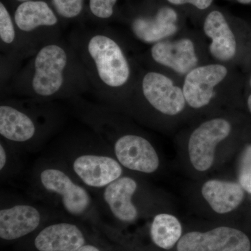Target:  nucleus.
Here are the masks:
<instances>
[{
	"instance_id": "6",
	"label": "nucleus",
	"mask_w": 251,
	"mask_h": 251,
	"mask_svg": "<svg viewBox=\"0 0 251 251\" xmlns=\"http://www.w3.org/2000/svg\"><path fill=\"white\" fill-rule=\"evenodd\" d=\"M72 156L66 166L75 179L87 188L103 189L123 174V166L109 153L81 151Z\"/></svg>"
},
{
	"instance_id": "1",
	"label": "nucleus",
	"mask_w": 251,
	"mask_h": 251,
	"mask_svg": "<svg viewBox=\"0 0 251 251\" xmlns=\"http://www.w3.org/2000/svg\"><path fill=\"white\" fill-rule=\"evenodd\" d=\"M90 87L85 69L74 48L57 41L41 46L16 72L11 90L19 97L49 102L76 97Z\"/></svg>"
},
{
	"instance_id": "7",
	"label": "nucleus",
	"mask_w": 251,
	"mask_h": 251,
	"mask_svg": "<svg viewBox=\"0 0 251 251\" xmlns=\"http://www.w3.org/2000/svg\"><path fill=\"white\" fill-rule=\"evenodd\" d=\"M138 88L143 100L163 115H179L187 104L182 88L162 73L147 72L140 78Z\"/></svg>"
},
{
	"instance_id": "15",
	"label": "nucleus",
	"mask_w": 251,
	"mask_h": 251,
	"mask_svg": "<svg viewBox=\"0 0 251 251\" xmlns=\"http://www.w3.org/2000/svg\"><path fill=\"white\" fill-rule=\"evenodd\" d=\"M86 243L85 234L78 225L59 221L44 226L33 244L36 251H76Z\"/></svg>"
},
{
	"instance_id": "27",
	"label": "nucleus",
	"mask_w": 251,
	"mask_h": 251,
	"mask_svg": "<svg viewBox=\"0 0 251 251\" xmlns=\"http://www.w3.org/2000/svg\"><path fill=\"white\" fill-rule=\"evenodd\" d=\"M239 4H251V0H236Z\"/></svg>"
},
{
	"instance_id": "12",
	"label": "nucleus",
	"mask_w": 251,
	"mask_h": 251,
	"mask_svg": "<svg viewBox=\"0 0 251 251\" xmlns=\"http://www.w3.org/2000/svg\"><path fill=\"white\" fill-rule=\"evenodd\" d=\"M251 243L238 229L220 227L202 232H192L179 239L177 251H250Z\"/></svg>"
},
{
	"instance_id": "22",
	"label": "nucleus",
	"mask_w": 251,
	"mask_h": 251,
	"mask_svg": "<svg viewBox=\"0 0 251 251\" xmlns=\"http://www.w3.org/2000/svg\"><path fill=\"white\" fill-rule=\"evenodd\" d=\"M241 186L251 193V145L246 148L241 158L239 173Z\"/></svg>"
},
{
	"instance_id": "3",
	"label": "nucleus",
	"mask_w": 251,
	"mask_h": 251,
	"mask_svg": "<svg viewBox=\"0 0 251 251\" xmlns=\"http://www.w3.org/2000/svg\"><path fill=\"white\" fill-rule=\"evenodd\" d=\"M34 183L39 196L71 217L87 219L97 214L88 188L75 179L66 164L44 162L36 168Z\"/></svg>"
},
{
	"instance_id": "9",
	"label": "nucleus",
	"mask_w": 251,
	"mask_h": 251,
	"mask_svg": "<svg viewBox=\"0 0 251 251\" xmlns=\"http://www.w3.org/2000/svg\"><path fill=\"white\" fill-rule=\"evenodd\" d=\"M228 69L220 63L198 66L185 75L182 90L186 103L194 109L204 108L215 97L216 88L227 77Z\"/></svg>"
},
{
	"instance_id": "10",
	"label": "nucleus",
	"mask_w": 251,
	"mask_h": 251,
	"mask_svg": "<svg viewBox=\"0 0 251 251\" xmlns=\"http://www.w3.org/2000/svg\"><path fill=\"white\" fill-rule=\"evenodd\" d=\"M46 214L42 208L23 201L1 204L0 238L11 242L33 233L41 227Z\"/></svg>"
},
{
	"instance_id": "16",
	"label": "nucleus",
	"mask_w": 251,
	"mask_h": 251,
	"mask_svg": "<svg viewBox=\"0 0 251 251\" xmlns=\"http://www.w3.org/2000/svg\"><path fill=\"white\" fill-rule=\"evenodd\" d=\"M204 34L211 39L209 52L219 62L232 60L237 53V44L232 27L226 16L219 9L209 11L203 22Z\"/></svg>"
},
{
	"instance_id": "11",
	"label": "nucleus",
	"mask_w": 251,
	"mask_h": 251,
	"mask_svg": "<svg viewBox=\"0 0 251 251\" xmlns=\"http://www.w3.org/2000/svg\"><path fill=\"white\" fill-rule=\"evenodd\" d=\"M179 11L166 1L153 12L135 16L130 27L138 40L153 45L174 36L179 30Z\"/></svg>"
},
{
	"instance_id": "13",
	"label": "nucleus",
	"mask_w": 251,
	"mask_h": 251,
	"mask_svg": "<svg viewBox=\"0 0 251 251\" xmlns=\"http://www.w3.org/2000/svg\"><path fill=\"white\" fill-rule=\"evenodd\" d=\"M150 55L158 65L181 75H187L199 64L195 43L188 38L175 41L167 39L153 44Z\"/></svg>"
},
{
	"instance_id": "20",
	"label": "nucleus",
	"mask_w": 251,
	"mask_h": 251,
	"mask_svg": "<svg viewBox=\"0 0 251 251\" xmlns=\"http://www.w3.org/2000/svg\"><path fill=\"white\" fill-rule=\"evenodd\" d=\"M182 233L181 224L175 216L159 214L153 218L150 234L157 247L169 250L179 242Z\"/></svg>"
},
{
	"instance_id": "2",
	"label": "nucleus",
	"mask_w": 251,
	"mask_h": 251,
	"mask_svg": "<svg viewBox=\"0 0 251 251\" xmlns=\"http://www.w3.org/2000/svg\"><path fill=\"white\" fill-rule=\"evenodd\" d=\"M71 45L83 65L90 87L107 105H115L128 95L133 72L117 39L107 33H94L74 39Z\"/></svg>"
},
{
	"instance_id": "4",
	"label": "nucleus",
	"mask_w": 251,
	"mask_h": 251,
	"mask_svg": "<svg viewBox=\"0 0 251 251\" xmlns=\"http://www.w3.org/2000/svg\"><path fill=\"white\" fill-rule=\"evenodd\" d=\"M4 100L0 105L1 139L16 147L29 146L40 141L52 129L54 116L41 107L46 101Z\"/></svg>"
},
{
	"instance_id": "19",
	"label": "nucleus",
	"mask_w": 251,
	"mask_h": 251,
	"mask_svg": "<svg viewBox=\"0 0 251 251\" xmlns=\"http://www.w3.org/2000/svg\"><path fill=\"white\" fill-rule=\"evenodd\" d=\"M0 41L1 50L20 57L24 52L34 54L36 50L18 31L14 20L2 1L0 3Z\"/></svg>"
},
{
	"instance_id": "17",
	"label": "nucleus",
	"mask_w": 251,
	"mask_h": 251,
	"mask_svg": "<svg viewBox=\"0 0 251 251\" xmlns=\"http://www.w3.org/2000/svg\"><path fill=\"white\" fill-rule=\"evenodd\" d=\"M138 189L136 181L122 176L101 190L102 201L109 213L122 223H132L138 219V211L133 203Z\"/></svg>"
},
{
	"instance_id": "26",
	"label": "nucleus",
	"mask_w": 251,
	"mask_h": 251,
	"mask_svg": "<svg viewBox=\"0 0 251 251\" xmlns=\"http://www.w3.org/2000/svg\"><path fill=\"white\" fill-rule=\"evenodd\" d=\"M250 85L251 87V75L250 77ZM248 107H249V110L251 112V94L249 95V98H248Z\"/></svg>"
},
{
	"instance_id": "23",
	"label": "nucleus",
	"mask_w": 251,
	"mask_h": 251,
	"mask_svg": "<svg viewBox=\"0 0 251 251\" xmlns=\"http://www.w3.org/2000/svg\"><path fill=\"white\" fill-rule=\"evenodd\" d=\"M117 0H90L92 14L99 19L107 20L113 16Z\"/></svg>"
},
{
	"instance_id": "8",
	"label": "nucleus",
	"mask_w": 251,
	"mask_h": 251,
	"mask_svg": "<svg viewBox=\"0 0 251 251\" xmlns=\"http://www.w3.org/2000/svg\"><path fill=\"white\" fill-rule=\"evenodd\" d=\"M231 129L228 121L215 118L204 122L193 132L188 141V153L197 171H206L212 166L216 146L228 137Z\"/></svg>"
},
{
	"instance_id": "24",
	"label": "nucleus",
	"mask_w": 251,
	"mask_h": 251,
	"mask_svg": "<svg viewBox=\"0 0 251 251\" xmlns=\"http://www.w3.org/2000/svg\"><path fill=\"white\" fill-rule=\"evenodd\" d=\"M167 3L174 6H190L199 11H206L211 7L214 0H165Z\"/></svg>"
},
{
	"instance_id": "18",
	"label": "nucleus",
	"mask_w": 251,
	"mask_h": 251,
	"mask_svg": "<svg viewBox=\"0 0 251 251\" xmlns=\"http://www.w3.org/2000/svg\"><path fill=\"white\" fill-rule=\"evenodd\" d=\"M202 193L213 210L221 214L233 211L244 197L242 186L232 181L219 180L206 181L203 185Z\"/></svg>"
},
{
	"instance_id": "5",
	"label": "nucleus",
	"mask_w": 251,
	"mask_h": 251,
	"mask_svg": "<svg viewBox=\"0 0 251 251\" xmlns=\"http://www.w3.org/2000/svg\"><path fill=\"white\" fill-rule=\"evenodd\" d=\"M111 145L114 156L124 168L140 173H154L159 167V158L153 145L141 135L133 133L117 135L100 127L92 128Z\"/></svg>"
},
{
	"instance_id": "14",
	"label": "nucleus",
	"mask_w": 251,
	"mask_h": 251,
	"mask_svg": "<svg viewBox=\"0 0 251 251\" xmlns=\"http://www.w3.org/2000/svg\"><path fill=\"white\" fill-rule=\"evenodd\" d=\"M14 20L21 35L34 49L40 46L36 39V33L58 24V18L53 9L42 0H31L19 4L15 11Z\"/></svg>"
},
{
	"instance_id": "21",
	"label": "nucleus",
	"mask_w": 251,
	"mask_h": 251,
	"mask_svg": "<svg viewBox=\"0 0 251 251\" xmlns=\"http://www.w3.org/2000/svg\"><path fill=\"white\" fill-rule=\"evenodd\" d=\"M56 14L65 19L80 16L84 7V0H51Z\"/></svg>"
},
{
	"instance_id": "25",
	"label": "nucleus",
	"mask_w": 251,
	"mask_h": 251,
	"mask_svg": "<svg viewBox=\"0 0 251 251\" xmlns=\"http://www.w3.org/2000/svg\"><path fill=\"white\" fill-rule=\"evenodd\" d=\"M76 251H102L100 250V248L97 247V246L94 245L92 244H88L86 243L85 245L82 246L80 247L78 250Z\"/></svg>"
},
{
	"instance_id": "28",
	"label": "nucleus",
	"mask_w": 251,
	"mask_h": 251,
	"mask_svg": "<svg viewBox=\"0 0 251 251\" xmlns=\"http://www.w3.org/2000/svg\"><path fill=\"white\" fill-rule=\"evenodd\" d=\"M16 1H17L18 2H19L20 4H21V3L25 2V1H31V0H16Z\"/></svg>"
}]
</instances>
